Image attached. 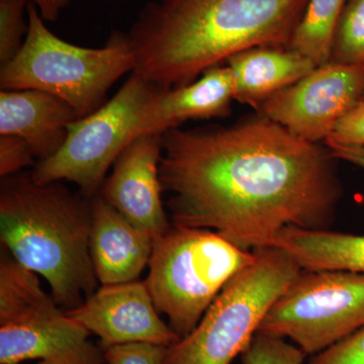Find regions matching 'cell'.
<instances>
[{
  "label": "cell",
  "mask_w": 364,
  "mask_h": 364,
  "mask_svg": "<svg viewBox=\"0 0 364 364\" xmlns=\"http://www.w3.org/2000/svg\"><path fill=\"white\" fill-rule=\"evenodd\" d=\"M28 16L25 42L0 69L1 90L49 93L73 107L81 119L105 105L112 86L135 70L127 35L114 33L102 48L80 47L53 33L31 2Z\"/></svg>",
  "instance_id": "obj_4"
},
{
  "label": "cell",
  "mask_w": 364,
  "mask_h": 364,
  "mask_svg": "<svg viewBox=\"0 0 364 364\" xmlns=\"http://www.w3.org/2000/svg\"><path fill=\"white\" fill-rule=\"evenodd\" d=\"M91 198L60 182L41 184L31 174L1 178L0 240L31 272L44 277L63 310L97 291L90 249Z\"/></svg>",
  "instance_id": "obj_3"
},
{
  "label": "cell",
  "mask_w": 364,
  "mask_h": 364,
  "mask_svg": "<svg viewBox=\"0 0 364 364\" xmlns=\"http://www.w3.org/2000/svg\"><path fill=\"white\" fill-rule=\"evenodd\" d=\"M364 95V66L329 62L263 102L261 116L309 142L327 140Z\"/></svg>",
  "instance_id": "obj_10"
},
{
  "label": "cell",
  "mask_w": 364,
  "mask_h": 364,
  "mask_svg": "<svg viewBox=\"0 0 364 364\" xmlns=\"http://www.w3.org/2000/svg\"><path fill=\"white\" fill-rule=\"evenodd\" d=\"M326 147L335 159L352 163L364 169V147L363 146L342 145L325 141Z\"/></svg>",
  "instance_id": "obj_26"
},
{
  "label": "cell",
  "mask_w": 364,
  "mask_h": 364,
  "mask_svg": "<svg viewBox=\"0 0 364 364\" xmlns=\"http://www.w3.org/2000/svg\"><path fill=\"white\" fill-rule=\"evenodd\" d=\"M30 0H0V64L14 58L25 42L28 26L25 11Z\"/></svg>",
  "instance_id": "obj_20"
},
{
  "label": "cell",
  "mask_w": 364,
  "mask_h": 364,
  "mask_svg": "<svg viewBox=\"0 0 364 364\" xmlns=\"http://www.w3.org/2000/svg\"><path fill=\"white\" fill-rule=\"evenodd\" d=\"M161 134H146L123 151L97 195L154 240L171 227L159 177Z\"/></svg>",
  "instance_id": "obj_12"
},
{
  "label": "cell",
  "mask_w": 364,
  "mask_h": 364,
  "mask_svg": "<svg viewBox=\"0 0 364 364\" xmlns=\"http://www.w3.org/2000/svg\"><path fill=\"white\" fill-rule=\"evenodd\" d=\"M254 251L255 260L228 282L193 331L167 347L164 364H230L243 353L274 301L303 270L282 249Z\"/></svg>",
  "instance_id": "obj_6"
},
{
  "label": "cell",
  "mask_w": 364,
  "mask_h": 364,
  "mask_svg": "<svg viewBox=\"0 0 364 364\" xmlns=\"http://www.w3.org/2000/svg\"><path fill=\"white\" fill-rule=\"evenodd\" d=\"M78 119L73 107L49 93L31 90L0 92V135L21 136L39 161L61 148L67 128Z\"/></svg>",
  "instance_id": "obj_14"
},
{
  "label": "cell",
  "mask_w": 364,
  "mask_h": 364,
  "mask_svg": "<svg viewBox=\"0 0 364 364\" xmlns=\"http://www.w3.org/2000/svg\"><path fill=\"white\" fill-rule=\"evenodd\" d=\"M268 247L286 251L301 269L364 273V235L287 228Z\"/></svg>",
  "instance_id": "obj_17"
},
{
  "label": "cell",
  "mask_w": 364,
  "mask_h": 364,
  "mask_svg": "<svg viewBox=\"0 0 364 364\" xmlns=\"http://www.w3.org/2000/svg\"><path fill=\"white\" fill-rule=\"evenodd\" d=\"M30 146L23 139L16 135H0V176L18 174L21 169L33 163Z\"/></svg>",
  "instance_id": "obj_24"
},
{
  "label": "cell",
  "mask_w": 364,
  "mask_h": 364,
  "mask_svg": "<svg viewBox=\"0 0 364 364\" xmlns=\"http://www.w3.org/2000/svg\"><path fill=\"white\" fill-rule=\"evenodd\" d=\"M154 1H161V0H154Z\"/></svg>",
  "instance_id": "obj_29"
},
{
  "label": "cell",
  "mask_w": 364,
  "mask_h": 364,
  "mask_svg": "<svg viewBox=\"0 0 364 364\" xmlns=\"http://www.w3.org/2000/svg\"><path fill=\"white\" fill-rule=\"evenodd\" d=\"M165 87L133 73L97 111L72 122L63 145L31 173L37 183L66 181L88 198L100 193L109 167L135 139L151 102Z\"/></svg>",
  "instance_id": "obj_8"
},
{
  "label": "cell",
  "mask_w": 364,
  "mask_h": 364,
  "mask_svg": "<svg viewBox=\"0 0 364 364\" xmlns=\"http://www.w3.org/2000/svg\"><path fill=\"white\" fill-rule=\"evenodd\" d=\"M306 364H364V328L313 355Z\"/></svg>",
  "instance_id": "obj_23"
},
{
  "label": "cell",
  "mask_w": 364,
  "mask_h": 364,
  "mask_svg": "<svg viewBox=\"0 0 364 364\" xmlns=\"http://www.w3.org/2000/svg\"><path fill=\"white\" fill-rule=\"evenodd\" d=\"M90 333L69 317L37 273L21 265L6 249L0 257V364L33 359H65L107 364Z\"/></svg>",
  "instance_id": "obj_7"
},
{
  "label": "cell",
  "mask_w": 364,
  "mask_h": 364,
  "mask_svg": "<svg viewBox=\"0 0 364 364\" xmlns=\"http://www.w3.org/2000/svg\"><path fill=\"white\" fill-rule=\"evenodd\" d=\"M234 81V100L259 109L263 102L316 68L291 48L258 47L227 60Z\"/></svg>",
  "instance_id": "obj_16"
},
{
  "label": "cell",
  "mask_w": 364,
  "mask_h": 364,
  "mask_svg": "<svg viewBox=\"0 0 364 364\" xmlns=\"http://www.w3.org/2000/svg\"><path fill=\"white\" fill-rule=\"evenodd\" d=\"M45 21H54L68 6L69 0H30Z\"/></svg>",
  "instance_id": "obj_27"
},
{
  "label": "cell",
  "mask_w": 364,
  "mask_h": 364,
  "mask_svg": "<svg viewBox=\"0 0 364 364\" xmlns=\"http://www.w3.org/2000/svg\"><path fill=\"white\" fill-rule=\"evenodd\" d=\"M364 66V0H348L340 16L332 48V60Z\"/></svg>",
  "instance_id": "obj_19"
},
{
  "label": "cell",
  "mask_w": 364,
  "mask_h": 364,
  "mask_svg": "<svg viewBox=\"0 0 364 364\" xmlns=\"http://www.w3.org/2000/svg\"><path fill=\"white\" fill-rule=\"evenodd\" d=\"M233 100L234 81L229 67H213L188 85L164 88L141 121V136L162 135L188 119L227 116Z\"/></svg>",
  "instance_id": "obj_15"
},
{
  "label": "cell",
  "mask_w": 364,
  "mask_h": 364,
  "mask_svg": "<svg viewBox=\"0 0 364 364\" xmlns=\"http://www.w3.org/2000/svg\"><path fill=\"white\" fill-rule=\"evenodd\" d=\"M66 313L100 338L102 350L130 343L169 347L179 340L160 317L145 282L102 286Z\"/></svg>",
  "instance_id": "obj_11"
},
{
  "label": "cell",
  "mask_w": 364,
  "mask_h": 364,
  "mask_svg": "<svg viewBox=\"0 0 364 364\" xmlns=\"http://www.w3.org/2000/svg\"><path fill=\"white\" fill-rule=\"evenodd\" d=\"M154 241L102 196L91 198L90 255L102 286L138 280L149 265Z\"/></svg>",
  "instance_id": "obj_13"
},
{
  "label": "cell",
  "mask_w": 364,
  "mask_h": 364,
  "mask_svg": "<svg viewBox=\"0 0 364 364\" xmlns=\"http://www.w3.org/2000/svg\"><path fill=\"white\" fill-rule=\"evenodd\" d=\"M255 260V251L217 232L174 226L154 241L145 280L160 315L179 339L198 326L213 301L237 273Z\"/></svg>",
  "instance_id": "obj_5"
},
{
  "label": "cell",
  "mask_w": 364,
  "mask_h": 364,
  "mask_svg": "<svg viewBox=\"0 0 364 364\" xmlns=\"http://www.w3.org/2000/svg\"><path fill=\"white\" fill-rule=\"evenodd\" d=\"M347 0H308L289 48L316 64L332 60L335 32Z\"/></svg>",
  "instance_id": "obj_18"
},
{
  "label": "cell",
  "mask_w": 364,
  "mask_h": 364,
  "mask_svg": "<svg viewBox=\"0 0 364 364\" xmlns=\"http://www.w3.org/2000/svg\"><path fill=\"white\" fill-rule=\"evenodd\" d=\"M167 347L150 343L117 345L105 349L107 364H164Z\"/></svg>",
  "instance_id": "obj_22"
},
{
  "label": "cell",
  "mask_w": 364,
  "mask_h": 364,
  "mask_svg": "<svg viewBox=\"0 0 364 364\" xmlns=\"http://www.w3.org/2000/svg\"><path fill=\"white\" fill-rule=\"evenodd\" d=\"M308 0H161L127 35L133 73L165 88L188 85L234 55L289 48Z\"/></svg>",
  "instance_id": "obj_2"
},
{
  "label": "cell",
  "mask_w": 364,
  "mask_h": 364,
  "mask_svg": "<svg viewBox=\"0 0 364 364\" xmlns=\"http://www.w3.org/2000/svg\"><path fill=\"white\" fill-rule=\"evenodd\" d=\"M364 328V273L301 270L257 332L289 339L316 355Z\"/></svg>",
  "instance_id": "obj_9"
},
{
  "label": "cell",
  "mask_w": 364,
  "mask_h": 364,
  "mask_svg": "<svg viewBox=\"0 0 364 364\" xmlns=\"http://www.w3.org/2000/svg\"><path fill=\"white\" fill-rule=\"evenodd\" d=\"M159 177L174 226L246 249L287 228L327 230L342 191L334 157L260 116L228 128L162 134Z\"/></svg>",
  "instance_id": "obj_1"
},
{
  "label": "cell",
  "mask_w": 364,
  "mask_h": 364,
  "mask_svg": "<svg viewBox=\"0 0 364 364\" xmlns=\"http://www.w3.org/2000/svg\"><path fill=\"white\" fill-rule=\"evenodd\" d=\"M37 364H78L71 360H65V359H43Z\"/></svg>",
  "instance_id": "obj_28"
},
{
  "label": "cell",
  "mask_w": 364,
  "mask_h": 364,
  "mask_svg": "<svg viewBox=\"0 0 364 364\" xmlns=\"http://www.w3.org/2000/svg\"><path fill=\"white\" fill-rule=\"evenodd\" d=\"M242 355L243 364H304L305 352L287 339L257 332Z\"/></svg>",
  "instance_id": "obj_21"
},
{
  "label": "cell",
  "mask_w": 364,
  "mask_h": 364,
  "mask_svg": "<svg viewBox=\"0 0 364 364\" xmlns=\"http://www.w3.org/2000/svg\"><path fill=\"white\" fill-rule=\"evenodd\" d=\"M326 141L364 147V95L355 107L339 121Z\"/></svg>",
  "instance_id": "obj_25"
}]
</instances>
